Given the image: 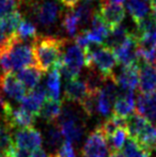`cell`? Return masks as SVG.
Masks as SVG:
<instances>
[{
  "mask_svg": "<svg viewBox=\"0 0 156 157\" xmlns=\"http://www.w3.org/2000/svg\"><path fill=\"white\" fill-rule=\"evenodd\" d=\"M0 89L10 98L17 101H21L27 94L26 88L13 73L2 75L0 78Z\"/></svg>",
  "mask_w": 156,
  "mask_h": 157,
  "instance_id": "obj_12",
  "label": "cell"
},
{
  "mask_svg": "<svg viewBox=\"0 0 156 157\" xmlns=\"http://www.w3.org/2000/svg\"><path fill=\"white\" fill-rule=\"evenodd\" d=\"M152 123L137 111L126 118V129L129 138L137 141L142 134L148 129Z\"/></svg>",
  "mask_w": 156,
  "mask_h": 157,
  "instance_id": "obj_15",
  "label": "cell"
},
{
  "mask_svg": "<svg viewBox=\"0 0 156 157\" xmlns=\"http://www.w3.org/2000/svg\"><path fill=\"white\" fill-rule=\"evenodd\" d=\"M30 157H48V156L43 149H39V150H36V151L31 152Z\"/></svg>",
  "mask_w": 156,
  "mask_h": 157,
  "instance_id": "obj_35",
  "label": "cell"
},
{
  "mask_svg": "<svg viewBox=\"0 0 156 157\" xmlns=\"http://www.w3.org/2000/svg\"><path fill=\"white\" fill-rule=\"evenodd\" d=\"M118 64L122 66H129L138 64L140 59L138 57V41L135 32H129L125 41L113 49Z\"/></svg>",
  "mask_w": 156,
  "mask_h": 157,
  "instance_id": "obj_7",
  "label": "cell"
},
{
  "mask_svg": "<svg viewBox=\"0 0 156 157\" xmlns=\"http://www.w3.org/2000/svg\"><path fill=\"white\" fill-rule=\"evenodd\" d=\"M109 2H112V3H118V4H122V2H124L125 0H108Z\"/></svg>",
  "mask_w": 156,
  "mask_h": 157,
  "instance_id": "obj_39",
  "label": "cell"
},
{
  "mask_svg": "<svg viewBox=\"0 0 156 157\" xmlns=\"http://www.w3.org/2000/svg\"><path fill=\"white\" fill-rule=\"evenodd\" d=\"M128 33H129V31L126 29V28L123 27L122 25L119 26V27L115 28V29L110 30V33H109L108 37H107L104 45L115 49V48H117L118 46H120L121 44L125 41V39L127 37Z\"/></svg>",
  "mask_w": 156,
  "mask_h": 157,
  "instance_id": "obj_28",
  "label": "cell"
},
{
  "mask_svg": "<svg viewBox=\"0 0 156 157\" xmlns=\"http://www.w3.org/2000/svg\"><path fill=\"white\" fill-rule=\"evenodd\" d=\"M23 3V0H0V16L16 11Z\"/></svg>",
  "mask_w": 156,
  "mask_h": 157,
  "instance_id": "obj_31",
  "label": "cell"
},
{
  "mask_svg": "<svg viewBox=\"0 0 156 157\" xmlns=\"http://www.w3.org/2000/svg\"><path fill=\"white\" fill-rule=\"evenodd\" d=\"M79 26H80L79 19L73 10H71V12L67 13L64 15L62 19V27L64 28V30L70 36H76L77 35Z\"/></svg>",
  "mask_w": 156,
  "mask_h": 157,
  "instance_id": "obj_29",
  "label": "cell"
},
{
  "mask_svg": "<svg viewBox=\"0 0 156 157\" xmlns=\"http://www.w3.org/2000/svg\"><path fill=\"white\" fill-rule=\"evenodd\" d=\"M55 123L60 127L67 141L71 143L81 141L86 132V123L75 107L71 105L62 107V111Z\"/></svg>",
  "mask_w": 156,
  "mask_h": 157,
  "instance_id": "obj_3",
  "label": "cell"
},
{
  "mask_svg": "<svg viewBox=\"0 0 156 157\" xmlns=\"http://www.w3.org/2000/svg\"><path fill=\"white\" fill-rule=\"evenodd\" d=\"M67 44V39L49 35H36L31 43L36 65L43 73L59 67Z\"/></svg>",
  "mask_w": 156,
  "mask_h": 157,
  "instance_id": "obj_1",
  "label": "cell"
},
{
  "mask_svg": "<svg viewBox=\"0 0 156 157\" xmlns=\"http://www.w3.org/2000/svg\"><path fill=\"white\" fill-rule=\"evenodd\" d=\"M94 6H95L94 0H82L79 2L76 8L73 9L74 13L78 17L80 26L91 25V21L96 12Z\"/></svg>",
  "mask_w": 156,
  "mask_h": 157,
  "instance_id": "obj_21",
  "label": "cell"
},
{
  "mask_svg": "<svg viewBox=\"0 0 156 157\" xmlns=\"http://www.w3.org/2000/svg\"><path fill=\"white\" fill-rule=\"evenodd\" d=\"M90 91L87 83L79 79L67 81L64 88V101L69 103H78L80 104L86 97L89 95Z\"/></svg>",
  "mask_w": 156,
  "mask_h": 157,
  "instance_id": "obj_14",
  "label": "cell"
},
{
  "mask_svg": "<svg viewBox=\"0 0 156 157\" xmlns=\"http://www.w3.org/2000/svg\"><path fill=\"white\" fill-rule=\"evenodd\" d=\"M6 36H8V34H6V33L2 31L1 29H0V44H1L2 42H3L4 40L6 39Z\"/></svg>",
  "mask_w": 156,
  "mask_h": 157,
  "instance_id": "obj_37",
  "label": "cell"
},
{
  "mask_svg": "<svg viewBox=\"0 0 156 157\" xmlns=\"http://www.w3.org/2000/svg\"><path fill=\"white\" fill-rule=\"evenodd\" d=\"M54 155H56L57 157H76L73 143L65 140Z\"/></svg>",
  "mask_w": 156,
  "mask_h": 157,
  "instance_id": "obj_32",
  "label": "cell"
},
{
  "mask_svg": "<svg viewBox=\"0 0 156 157\" xmlns=\"http://www.w3.org/2000/svg\"><path fill=\"white\" fill-rule=\"evenodd\" d=\"M10 130L11 128L6 124L4 118L0 116V152L1 154L8 152L14 145L13 137Z\"/></svg>",
  "mask_w": 156,
  "mask_h": 157,
  "instance_id": "obj_27",
  "label": "cell"
},
{
  "mask_svg": "<svg viewBox=\"0 0 156 157\" xmlns=\"http://www.w3.org/2000/svg\"><path fill=\"white\" fill-rule=\"evenodd\" d=\"M23 21L24 19L21 16V13L17 10L13 11V12L8 13L3 16H0V29L6 34L10 35L16 31Z\"/></svg>",
  "mask_w": 156,
  "mask_h": 157,
  "instance_id": "obj_22",
  "label": "cell"
},
{
  "mask_svg": "<svg viewBox=\"0 0 156 157\" xmlns=\"http://www.w3.org/2000/svg\"><path fill=\"white\" fill-rule=\"evenodd\" d=\"M0 156H1V152H0Z\"/></svg>",
  "mask_w": 156,
  "mask_h": 157,
  "instance_id": "obj_42",
  "label": "cell"
},
{
  "mask_svg": "<svg viewBox=\"0 0 156 157\" xmlns=\"http://www.w3.org/2000/svg\"><path fill=\"white\" fill-rule=\"evenodd\" d=\"M109 157H124L122 153V150L121 151H113L109 152Z\"/></svg>",
  "mask_w": 156,
  "mask_h": 157,
  "instance_id": "obj_36",
  "label": "cell"
},
{
  "mask_svg": "<svg viewBox=\"0 0 156 157\" xmlns=\"http://www.w3.org/2000/svg\"><path fill=\"white\" fill-rule=\"evenodd\" d=\"M6 153H9L12 157H30V155H31L30 152L26 151V150H23V149H19V147H17L15 144L13 145L8 152H6Z\"/></svg>",
  "mask_w": 156,
  "mask_h": 157,
  "instance_id": "obj_33",
  "label": "cell"
},
{
  "mask_svg": "<svg viewBox=\"0 0 156 157\" xmlns=\"http://www.w3.org/2000/svg\"><path fill=\"white\" fill-rule=\"evenodd\" d=\"M128 132H127L126 127H121L116 130L111 136L107 138L108 141L109 152L113 151H121L123 147L125 145V142L128 139Z\"/></svg>",
  "mask_w": 156,
  "mask_h": 157,
  "instance_id": "obj_26",
  "label": "cell"
},
{
  "mask_svg": "<svg viewBox=\"0 0 156 157\" xmlns=\"http://www.w3.org/2000/svg\"><path fill=\"white\" fill-rule=\"evenodd\" d=\"M46 88H47L48 96L51 97L54 99L60 98V92H61V73L59 67L54 68L50 71L49 76L47 78V83H46Z\"/></svg>",
  "mask_w": 156,
  "mask_h": 157,
  "instance_id": "obj_25",
  "label": "cell"
},
{
  "mask_svg": "<svg viewBox=\"0 0 156 157\" xmlns=\"http://www.w3.org/2000/svg\"><path fill=\"white\" fill-rule=\"evenodd\" d=\"M151 13H152V15L154 16V18L156 19V4L151 6Z\"/></svg>",
  "mask_w": 156,
  "mask_h": 157,
  "instance_id": "obj_38",
  "label": "cell"
},
{
  "mask_svg": "<svg viewBox=\"0 0 156 157\" xmlns=\"http://www.w3.org/2000/svg\"><path fill=\"white\" fill-rule=\"evenodd\" d=\"M13 142L19 149L26 150L28 152H33L41 149L42 145V135L38 129L33 127L19 128L14 132Z\"/></svg>",
  "mask_w": 156,
  "mask_h": 157,
  "instance_id": "obj_9",
  "label": "cell"
},
{
  "mask_svg": "<svg viewBox=\"0 0 156 157\" xmlns=\"http://www.w3.org/2000/svg\"><path fill=\"white\" fill-rule=\"evenodd\" d=\"M80 1H82V0H60V2L65 8H69V9H71V10L76 8Z\"/></svg>",
  "mask_w": 156,
  "mask_h": 157,
  "instance_id": "obj_34",
  "label": "cell"
},
{
  "mask_svg": "<svg viewBox=\"0 0 156 157\" xmlns=\"http://www.w3.org/2000/svg\"><path fill=\"white\" fill-rule=\"evenodd\" d=\"M0 157H12V156H11L9 153H3V154H1V156Z\"/></svg>",
  "mask_w": 156,
  "mask_h": 157,
  "instance_id": "obj_40",
  "label": "cell"
},
{
  "mask_svg": "<svg viewBox=\"0 0 156 157\" xmlns=\"http://www.w3.org/2000/svg\"><path fill=\"white\" fill-rule=\"evenodd\" d=\"M85 64L86 55L83 49L76 44H72L63 52L61 65L59 66L61 76L64 77L67 81L77 79Z\"/></svg>",
  "mask_w": 156,
  "mask_h": 157,
  "instance_id": "obj_4",
  "label": "cell"
},
{
  "mask_svg": "<svg viewBox=\"0 0 156 157\" xmlns=\"http://www.w3.org/2000/svg\"><path fill=\"white\" fill-rule=\"evenodd\" d=\"M63 134L61 132L60 127L55 123L51 126H49V128L46 132L45 136V141L47 147L51 152H54V154H56V152L58 151L59 147L62 145L63 143Z\"/></svg>",
  "mask_w": 156,
  "mask_h": 157,
  "instance_id": "obj_23",
  "label": "cell"
},
{
  "mask_svg": "<svg viewBox=\"0 0 156 157\" xmlns=\"http://www.w3.org/2000/svg\"><path fill=\"white\" fill-rule=\"evenodd\" d=\"M139 63L129 66H123L121 72L113 76L115 82L123 91H134L138 88L139 86Z\"/></svg>",
  "mask_w": 156,
  "mask_h": 157,
  "instance_id": "obj_10",
  "label": "cell"
},
{
  "mask_svg": "<svg viewBox=\"0 0 156 157\" xmlns=\"http://www.w3.org/2000/svg\"><path fill=\"white\" fill-rule=\"evenodd\" d=\"M137 112L148 119L151 123H156V92L140 93L136 101Z\"/></svg>",
  "mask_w": 156,
  "mask_h": 157,
  "instance_id": "obj_13",
  "label": "cell"
},
{
  "mask_svg": "<svg viewBox=\"0 0 156 157\" xmlns=\"http://www.w3.org/2000/svg\"><path fill=\"white\" fill-rule=\"evenodd\" d=\"M122 153L124 157H151L152 151L128 137L125 145L123 147Z\"/></svg>",
  "mask_w": 156,
  "mask_h": 157,
  "instance_id": "obj_24",
  "label": "cell"
},
{
  "mask_svg": "<svg viewBox=\"0 0 156 157\" xmlns=\"http://www.w3.org/2000/svg\"><path fill=\"white\" fill-rule=\"evenodd\" d=\"M98 18L110 30L121 26L125 18V8L122 4L112 3L108 0H100L98 9L96 10Z\"/></svg>",
  "mask_w": 156,
  "mask_h": 157,
  "instance_id": "obj_5",
  "label": "cell"
},
{
  "mask_svg": "<svg viewBox=\"0 0 156 157\" xmlns=\"http://www.w3.org/2000/svg\"><path fill=\"white\" fill-rule=\"evenodd\" d=\"M109 151L108 141L100 126L88 136L82 147V157H106Z\"/></svg>",
  "mask_w": 156,
  "mask_h": 157,
  "instance_id": "obj_8",
  "label": "cell"
},
{
  "mask_svg": "<svg viewBox=\"0 0 156 157\" xmlns=\"http://www.w3.org/2000/svg\"><path fill=\"white\" fill-rule=\"evenodd\" d=\"M126 9L136 25L146 18L151 10L146 0H127Z\"/></svg>",
  "mask_w": 156,
  "mask_h": 157,
  "instance_id": "obj_20",
  "label": "cell"
},
{
  "mask_svg": "<svg viewBox=\"0 0 156 157\" xmlns=\"http://www.w3.org/2000/svg\"><path fill=\"white\" fill-rule=\"evenodd\" d=\"M86 33L88 35V39L92 44L95 45H104L108 37L110 29L98 18L96 15V12L93 16V19L91 21V28L86 30Z\"/></svg>",
  "mask_w": 156,
  "mask_h": 157,
  "instance_id": "obj_16",
  "label": "cell"
},
{
  "mask_svg": "<svg viewBox=\"0 0 156 157\" xmlns=\"http://www.w3.org/2000/svg\"><path fill=\"white\" fill-rule=\"evenodd\" d=\"M86 55V64L88 68H93L95 66L96 70L107 79H112L113 68L118 64L115 52L112 48L106 45H93L87 50H83Z\"/></svg>",
  "mask_w": 156,
  "mask_h": 157,
  "instance_id": "obj_2",
  "label": "cell"
},
{
  "mask_svg": "<svg viewBox=\"0 0 156 157\" xmlns=\"http://www.w3.org/2000/svg\"><path fill=\"white\" fill-rule=\"evenodd\" d=\"M42 75H43V72L40 70L38 66L31 65L18 71L16 74V77L23 83L26 89L32 90L40 85Z\"/></svg>",
  "mask_w": 156,
  "mask_h": 157,
  "instance_id": "obj_18",
  "label": "cell"
},
{
  "mask_svg": "<svg viewBox=\"0 0 156 157\" xmlns=\"http://www.w3.org/2000/svg\"><path fill=\"white\" fill-rule=\"evenodd\" d=\"M15 32H16V34L23 40H27V39H29V37L34 39V37L36 36V27L31 21H25V19H24Z\"/></svg>",
  "mask_w": 156,
  "mask_h": 157,
  "instance_id": "obj_30",
  "label": "cell"
},
{
  "mask_svg": "<svg viewBox=\"0 0 156 157\" xmlns=\"http://www.w3.org/2000/svg\"><path fill=\"white\" fill-rule=\"evenodd\" d=\"M47 97V88L39 85L38 87L30 90L25 95V97L21 101V107H23L24 109H26L27 111H29L30 113L34 114V116H39L42 105H43V103Z\"/></svg>",
  "mask_w": 156,
  "mask_h": 157,
  "instance_id": "obj_11",
  "label": "cell"
},
{
  "mask_svg": "<svg viewBox=\"0 0 156 157\" xmlns=\"http://www.w3.org/2000/svg\"><path fill=\"white\" fill-rule=\"evenodd\" d=\"M135 109V97L134 91H124L119 94L113 104V113L122 118H127L134 113Z\"/></svg>",
  "mask_w": 156,
  "mask_h": 157,
  "instance_id": "obj_17",
  "label": "cell"
},
{
  "mask_svg": "<svg viewBox=\"0 0 156 157\" xmlns=\"http://www.w3.org/2000/svg\"><path fill=\"white\" fill-rule=\"evenodd\" d=\"M61 111H62V101L60 99H54L48 96L42 105L39 117H41L46 122H56Z\"/></svg>",
  "mask_w": 156,
  "mask_h": 157,
  "instance_id": "obj_19",
  "label": "cell"
},
{
  "mask_svg": "<svg viewBox=\"0 0 156 157\" xmlns=\"http://www.w3.org/2000/svg\"><path fill=\"white\" fill-rule=\"evenodd\" d=\"M48 157H57L56 155H54V154H51V155H50V156H48Z\"/></svg>",
  "mask_w": 156,
  "mask_h": 157,
  "instance_id": "obj_41",
  "label": "cell"
},
{
  "mask_svg": "<svg viewBox=\"0 0 156 157\" xmlns=\"http://www.w3.org/2000/svg\"><path fill=\"white\" fill-rule=\"evenodd\" d=\"M31 8L34 19L42 27L52 26L60 16V8L51 0L36 1L31 4Z\"/></svg>",
  "mask_w": 156,
  "mask_h": 157,
  "instance_id": "obj_6",
  "label": "cell"
}]
</instances>
